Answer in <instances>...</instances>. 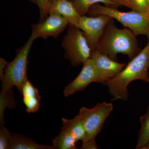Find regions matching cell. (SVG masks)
Wrapping results in <instances>:
<instances>
[{"label":"cell","mask_w":149,"mask_h":149,"mask_svg":"<svg viewBox=\"0 0 149 149\" xmlns=\"http://www.w3.org/2000/svg\"><path fill=\"white\" fill-rule=\"evenodd\" d=\"M30 2L35 4L39 8L40 14V21H43L49 15L50 2L49 0H28Z\"/></svg>","instance_id":"obj_19"},{"label":"cell","mask_w":149,"mask_h":149,"mask_svg":"<svg viewBox=\"0 0 149 149\" xmlns=\"http://www.w3.org/2000/svg\"><path fill=\"white\" fill-rule=\"evenodd\" d=\"M149 40L146 46L116 76L107 81L104 85L109 88L112 100H128V87L134 80L149 82Z\"/></svg>","instance_id":"obj_1"},{"label":"cell","mask_w":149,"mask_h":149,"mask_svg":"<svg viewBox=\"0 0 149 149\" xmlns=\"http://www.w3.org/2000/svg\"><path fill=\"white\" fill-rule=\"evenodd\" d=\"M95 140L89 141L85 143L82 144V147L79 149H97Z\"/></svg>","instance_id":"obj_22"},{"label":"cell","mask_w":149,"mask_h":149,"mask_svg":"<svg viewBox=\"0 0 149 149\" xmlns=\"http://www.w3.org/2000/svg\"><path fill=\"white\" fill-rule=\"evenodd\" d=\"M116 6H123L132 10L148 15V6L147 0H113Z\"/></svg>","instance_id":"obj_17"},{"label":"cell","mask_w":149,"mask_h":149,"mask_svg":"<svg viewBox=\"0 0 149 149\" xmlns=\"http://www.w3.org/2000/svg\"><path fill=\"white\" fill-rule=\"evenodd\" d=\"M10 149H55L53 146L40 144L32 139L16 133H10Z\"/></svg>","instance_id":"obj_12"},{"label":"cell","mask_w":149,"mask_h":149,"mask_svg":"<svg viewBox=\"0 0 149 149\" xmlns=\"http://www.w3.org/2000/svg\"><path fill=\"white\" fill-rule=\"evenodd\" d=\"M7 63L4 59L1 58H0V76L3 74Z\"/></svg>","instance_id":"obj_23"},{"label":"cell","mask_w":149,"mask_h":149,"mask_svg":"<svg viewBox=\"0 0 149 149\" xmlns=\"http://www.w3.org/2000/svg\"><path fill=\"white\" fill-rule=\"evenodd\" d=\"M10 133L4 126L1 125L0 128V149H10Z\"/></svg>","instance_id":"obj_20"},{"label":"cell","mask_w":149,"mask_h":149,"mask_svg":"<svg viewBox=\"0 0 149 149\" xmlns=\"http://www.w3.org/2000/svg\"><path fill=\"white\" fill-rule=\"evenodd\" d=\"M140 122L141 128L136 148L144 149L149 142V106L146 113L140 118Z\"/></svg>","instance_id":"obj_15"},{"label":"cell","mask_w":149,"mask_h":149,"mask_svg":"<svg viewBox=\"0 0 149 149\" xmlns=\"http://www.w3.org/2000/svg\"><path fill=\"white\" fill-rule=\"evenodd\" d=\"M54 1V0H49L50 2H52L53 1Z\"/></svg>","instance_id":"obj_26"},{"label":"cell","mask_w":149,"mask_h":149,"mask_svg":"<svg viewBox=\"0 0 149 149\" xmlns=\"http://www.w3.org/2000/svg\"><path fill=\"white\" fill-rule=\"evenodd\" d=\"M69 25V22L64 17L52 13L43 21L32 24L31 36L35 40L38 38L47 39L49 37L56 39Z\"/></svg>","instance_id":"obj_8"},{"label":"cell","mask_w":149,"mask_h":149,"mask_svg":"<svg viewBox=\"0 0 149 149\" xmlns=\"http://www.w3.org/2000/svg\"><path fill=\"white\" fill-rule=\"evenodd\" d=\"M113 18L106 15H99L94 17H81L76 27L81 29L92 50L95 49L106 26Z\"/></svg>","instance_id":"obj_7"},{"label":"cell","mask_w":149,"mask_h":149,"mask_svg":"<svg viewBox=\"0 0 149 149\" xmlns=\"http://www.w3.org/2000/svg\"><path fill=\"white\" fill-rule=\"evenodd\" d=\"M113 19L108 23L95 49L117 61V55L128 56L131 60L142 49L138 44L137 36L128 28L119 29L114 24Z\"/></svg>","instance_id":"obj_2"},{"label":"cell","mask_w":149,"mask_h":149,"mask_svg":"<svg viewBox=\"0 0 149 149\" xmlns=\"http://www.w3.org/2000/svg\"><path fill=\"white\" fill-rule=\"evenodd\" d=\"M83 64V68L80 73L65 88L63 94L65 97L84 91L93 82L101 83L100 74L93 59L90 58Z\"/></svg>","instance_id":"obj_9"},{"label":"cell","mask_w":149,"mask_h":149,"mask_svg":"<svg viewBox=\"0 0 149 149\" xmlns=\"http://www.w3.org/2000/svg\"><path fill=\"white\" fill-rule=\"evenodd\" d=\"M35 40L31 35L24 45L17 51L16 56L13 60L7 63L3 74L0 76L1 93H11L12 89L15 87L21 94L22 85L28 79V55Z\"/></svg>","instance_id":"obj_3"},{"label":"cell","mask_w":149,"mask_h":149,"mask_svg":"<svg viewBox=\"0 0 149 149\" xmlns=\"http://www.w3.org/2000/svg\"><path fill=\"white\" fill-rule=\"evenodd\" d=\"M148 15H149V7L148 8Z\"/></svg>","instance_id":"obj_27"},{"label":"cell","mask_w":149,"mask_h":149,"mask_svg":"<svg viewBox=\"0 0 149 149\" xmlns=\"http://www.w3.org/2000/svg\"><path fill=\"white\" fill-rule=\"evenodd\" d=\"M77 141L69 132L63 128L57 136L52 140V146L55 149H75Z\"/></svg>","instance_id":"obj_14"},{"label":"cell","mask_w":149,"mask_h":149,"mask_svg":"<svg viewBox=\"0 0 149 149\" xmlns=\"http://www.w3.org/2000/svg\"><path fill=\"white\" fill-rule=\"evenodd\" d=\"M78 13L81 16L88 14V10L92 6L99 3L105 4L107 6H116L113 0H70Z\"/></svg>","instance_id":"obj_16"},{"label":"cell","mask_w":149,"mask_h":149,"mask_svg":"<svg viewBox=\"0 0 149 149\" xmlns=\"http://www.w3.org/2000/svg\"><path fill=\"white\" fill-rule=\"evenodd\" d=\"M147 4H148V8L149 7V0H147Z\"/></svg>","instance_id":"obj_25"},{"label":"cell","mask_w":149,"mask_h":149,"mask_svg":"<svg viewBox=\"0 0 149 149\" xmlns=\"http://www.w3.org/2000/svg\"><path fill=\"white\" fill-rule=\"evenodd\" d=\"M40 97H23V101L28 113H36L39 110Z\"/></svg>","instance_id":"obj_18"},{"label":"cell","mask_w":149,"mask_h":149,"mask_svg":"<svg viewBox=\"0 0 149 149\" xmlns=\"http://www.w3.org/2000/svg\"><path fill=\"white\" fill-rule=\"evenodd\" d=\"M113 109L112 104L106 102L97 104L91 109L85 107L80 109L78 114L83 120L85 129V138L82 144L95 140Z\"/></svg>","instance_id":"obj_6"},{"label":"cell","mask_w":149,"mask_h":149,"mask_svg":"<svg viewBox=\"0 0 149 149\" xmlns=\"http://www.w3.org/2000/svg\"><path fill=\"white\" fill-rule=\"evenodd\" d=\"M55 13L66 19L69 25L76 26L81 18L70 0H54L50 3L49 13Z\"/></svg>","instance_id":"obj_11"},{"label":"cell","mask_w":149,"mask_h":149,"mask_svg":"<svg viewBox=\"0 0 149 149\" xmlns=\"http://www.w3.org/2000/svg\"><path fill=\"white\" fill-rule=\"evenodd\" d=\"M62 128L69 132L77 141L83 142L85 138V129L83 120L79 114L72 119L62 118Z\"/></svg>","instance_id":"obj_13"},{"label":"cell","mask_w":149,"mask_h":149,"mask_svg":"<svg viewBox=\"0 0 149 149\" xmlns=\"http://www.w3.org/2000/svg\"><path fill=\"white\" fill-rule=\"evenodd\" d=\"M90 58L94 60L103 85L121 72L126 65L113 60L96 49L91 51Z\"/></svg>","instance_id":"obj_10"},{"label":"cell","mask_w":149,"mask_h":149,"mask_svg":"<svg viewBox=\"0 0 149 149\" xmlns=\"http://www.w3.org/2000/svg\"><path fill=\"white\" fill-rule=\"evenodd\" d=\"M62 46L64 49V57L72 66L83 64L91 56V49L81 29L69 25L63 37Z\"/></svg>","instance_id":"obj_5"},{"label":"cell","mask_w":149,"mask_h":149,"mask_svg":"<svg viewBox=\"0 0 149 149\" xmlns=\"http://www.w3.org/2000/svg\"><path fill=\"white\" fill-rule=\"evenodd\" d=\"M144 149H149V143H148V144L146 147H145V148Z\"/></svg>","instance_id":"obj_24"},{"label":"cell","mask_w":149,"mask_h":149,"mask_svg":"<svg viewBox=\"0 0 149 149\" xmlns=\"http://www.w3.org/2000/svg\"><path fill=\"white\" fill-rule=\"evenodd\" d=\"M89 15L96 16L106 15L119 22L124 27L131 30L136 35H143L149 40V15L132 10L123 12L116 9L104 6L98 3L92 6L89 9Z\"/></svg>","instance_id":"obj_4"},{"label":"cell","mask_w":149,"mask_h":149,"mask_svg":"<svg viewBox=\"0 0 149 149\" xmlns=\"http://www.w3.org/2000/svg\"><path fill=\"white\" fill-rule=\"evenodd\" d=\"M21 94L23 97H40L37 88L34 87L28 79L22 85Z\"/></svg>","instance_id":"obj_21"}]
</instances>
